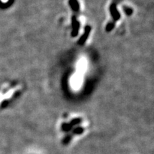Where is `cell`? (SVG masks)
Returning <instances> with one entry per match:
<instances>
[{"label":"cell","instance_id":"7a4b0ae2","mask_svg":"<svg viewBox=\"0 0 154 154\" xmlns=\"http://www.w3.org/2000/svg\"><path fill=\"white\" fill-rule=\"evenodd\" d=\"M84 128H82V127H79V128H76V129L74 130L73 133H74V134H82L84 132Z\"/></svg>","mask_w":154,"mask_h":154},{"label":"cell","instance_id":"6da1fadb","mask_svg":"<svg viewBox=\"0 0 154 154\" xmlns=\"http://www.w3.org/2000/svg\"><path fill=\"white\" fill-rule=\"evenodd\" d=\"M72 138V136H71V135H68V136H66L62 141L63 145H67V144H68L69 142L71 141Z\"/></svg>","mask_w":154,"mask_h":154}]
</instances>
